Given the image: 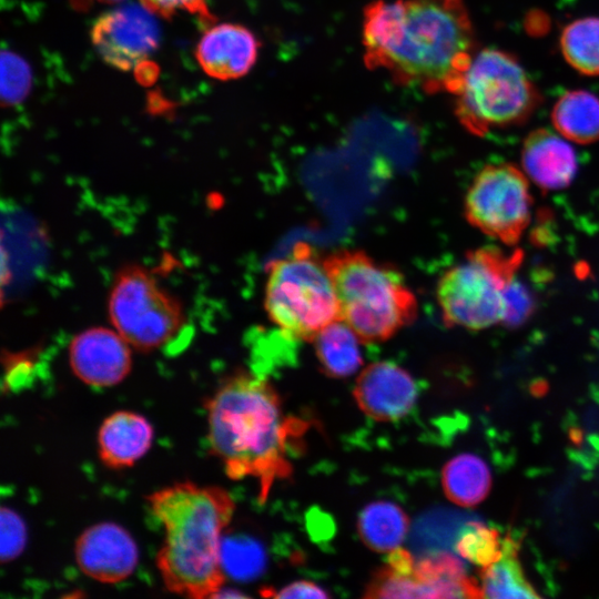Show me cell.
Wrapping results in <instances>:
<instances>
[{"mask_svg":"<svg viewBox=\"0 0 599 599\" xmlns=\"http://www.w3.org/2000/svg\"><path fill=\"white\" fill-rule=\"evenodd\" d=\"M364 62L403 85L455 94L476 54L464 0H376L364 9Z\"/></svg>","mask_w":599,"mask_h":599,"instance_id":"obj_1","label":"cell"},{"mask_svg":"<svg viewBox=\"0 0 599 599\" xmlns=\"http://www.w3.org/2000/svg\"><path fill=\"white\" fill-rule=\"evenodd\" d=\"M207 440L227 477L253 478L264 502L273 484L292 474L290 440L302 423L284 414L275 388L247 372L226 377L205 403Z\"/></svg>","mask_w":599,"mask_h":599,"instance_id":"obj_2","label":"cell"},{"mask_svg":"<svg viewBox=\"0 0 599 599\" xmlns=\"http://www.w3.org/2000/svg\"><path fill=\"white\" fill-rule=\"evenodd\" d=\"M164 538L155 564L166 590L193 598H213L222 589V535L235 504L220 486L180 481L146 496Z\"/></svg>","mask_w":599,"mask_h":599,"instance_id":"obj_3","label":"cell"},{"mask_svg":"<svg viewBox=\"0 0 599 599\" xmlns=\"http://www.w3.org/2000/svg\"><path fill=\"white\" fill-rule=\"evenodd\" d=\"M343 319L364 344L392 338L417 317L418 303L403 274L363 251L338 250L324 260Z\"/></svg>","mask_w":599,"mask_h":599,"instance_id":"obj_4","label":"cell"},{"mask_svg":"<svg viewBox=\"0 0 599 599\" xmlns=\"http://www.w3.org/2000/svg\"><path fill=\"white\" fill-rule=\"evenodd\" d=\"M454 95L457 119L478 136L525 123L541 103L517 58L498 49L476 52Z\"/></svg>","mask_w":599,"mask_h":599,"instance_id":"obj_5","label":"cell"},{"mask_svg":"<svg viewBox=\"0 0 599 599\" xmlns=\"http://www.w3.org/2000/svg\"><path fill=\"white\" fill-rule=\"evenodd\" d=\"M264 308L287 336L309 342L339 318L333 282L309 245L298 243L290 255L268 265Z\"/></svg>","mask_w":599,"mask_h":599,"instance_id":"obj_6","label":"cell"},{"mask_svg":"<svg viewBox=\"0 0 599 599\" xmlns=\"http://www.w3.org/2000/svg\"><path fill=\"white\" fill-rule=\"evenodd\" d=\"M524 253L481 247L448 268L438 280L436 298L449 327L479 331L502 323L506 293L516 278Z\"/></svg>","mask_w":599,"mask_h":599,"instance_id":"obj_7","label":"cell"},{"mask_svg":"<svg viewBox=\"0 0 599 599\" xmlns=\"http://www.w3.org/2000/svg\"><path fill=\"white\" fill-rule=\"evenodd\" d=\"M112 327L140 352L169 344L183 328L181 302L160 285L155 276L138 264L119 270L108 297Z\"/></svg>","mask_w":599,"mask_h":599,"instance_id":"obj_8","label":"cell"},{"mask_svg":"<svg viewBox=\"0 0 599 599\" xmlns=\"http://www.w3.org/2000/svg\"><path fill=\"white\" fill-rule=\"evenodd\" d=\"M532 197L527 176L508 163L483 167L464 201V214L474 227L507 245H515L531 217Z\"/></svg>","mask_w":599,"mask_h":599,"instance_id":"obj_9","label":"cell"},{"mask_svg":"<svg viewBox=\"0 0 599 599\" xmlns=\"http://www.w3.org/2000/svg\"><path fill=\"white\" fill-rule=\"evenodd\" d=\"M91 40L109 65L129 71L156 50L160 27L142 2H130L101 14L91 29Z\"/></svg>","mask_w":599,"mask_h":599,"instance_id":"obj_10","label":"cell"},{"mask_svg":"<svg viewBox=\"0 0 599 599\" xmlns=\"http://www.w3.org/2000/svg\"><path fill=\"white\" fill-rule=\"evenodd\" d=\"M72 373L92 387H111L131 372L130 344L113 327L93 326L73 336L68 348Z\"/></svg>","mask_w":599,"mask_h":599,"instance_id":"obj_11","label":"cell"},{"mask_svg":"<svg viewBox=\"0 0 599 599\" xmlns=\"http://www.w3.org/2000/svg\"><path fill=\"white\" fill-rule=\"evenodd\" d=\"M79 569L102 583H118L136 568L139 551L132 536L122 526L103 521L84 529L75 540Z\"/></svg>","mask_w":599,"mask_h":599,"instance_id":"obj_12","label":"cell"},{"mask_svg":"<svg viewBox=\"0 0 599 599\" xmlns=\"http://www.w3.org/2000/svg\"><path fill=\"white\" fill-rule=\"evenodd\" d=\"M354 397L364 414L378 422L404 417L415 405L417 385L410 374L390 362H376L362 369Z\"/></svg>","mask_w":599,"mask_h":599,"instance_id":"obj_13","label":"cell"},{"mask_svg":"<svg viewBox=\"0 0 599 599\" xmlns=\"http://www.w3.org/2000/svg\"><path fill=\"white\" fill-rule=\"evenodd\" d=\"M260 41L246 27L237 23H219L201 37L195 57L202 70L217 80L244 77L255 64Z\"/></svg>","mask_w":599,"mask_h":599,"instance_id":"obj_14","label":"cell"},{"mask_svg":"<svg viewBox=\"0 0 599 599\" xmlns=\"http://www.w3.org/2000/svg\"><path fill=\"white\" fill-rule=\"evenodd\" d=\"M522 167L542 191L567 187L577 172V156L572 146L547 129L531 131L521 150Z\"/></svg>","mask_w":599,"mask_h":599,"instance_id":"obj_15","label":"cell"},{"mask_svg":"<svg viewBox=\"0 0 599 599\" xmlns=\"http://www.w3.org/2000/svg\"><path fill=\"white\" fill-rule=\"evenodd\" d=\"M152 441L153 427L144 416L118 410L108 416L99 428V458L108 468H128L146 454Z\"/></svg>","mask_w":599,"mask_h":599,"instance_id":"obj_16","label":"cell"},{"mask_svg":"<svg viewBox=\"0 0 599 599\" xmlns=\"http://www.w3.org/2000/svg\"><path fill=\"white\" fill-rule=\"evenodd\" d=\"M420 598H481L480 585L454 555L438 552L419 559L414 570Z\"/></svg>","mask_w":599,"mask_h":599,"instance_id":"obj_17","label":"cell"},{"mask_svg":"<svg viewBox=\"0 0 599 599\" xmlns=\"http://www.w3.org/2000/svg\"><path fill=\"white\" fill-rule=\"evenodd\" d=\"M312 342L321 369L329 377H348L363 364L362 342L341 318L323 327Z\"/></svg>","mask_w":599,"mask_h":599,"instance_id":"obj_18","label":"cell"},{"mask_svg":"<svg viewBox=\"0 0 599 599\" xmlns=\"http://www.w3.org/2000/svg\"><path fill=\"white\" fill-rule=\"evenodd\" d=\"M551 121L565 139L593 143L599 140V98L586 90L568 91L555 103Z\"/></svg>","mask_w":599,"mask_h":599,"instance_id":"obj_19","label":"cell"},{"mask_svg":"<svg viewBox=\"0 0 599 599\" xmlns=\"http://www.w3.org/2000/svg\"><path fill=\"white\" fill-rule=\"evenodd\" d=\"M408 530L407 514L392 501L368 504L357 519V532L362 541L376 552H390L400 547Z\"/></svg>","mask_w":599,"mask_h":599,"instance_id":"obj_20","label":"cell"},{"mask_svg":"<svg viewBox=\"0 0 599 599\" xmlns=\"http://www.w3.org/2000/svg\"><path fill=\"white\" fill-rule=\"evenodd\" d=\"M446 497L463 507L480 504L491 487V475L484 459L474 454H460L448 460L441 473Z\"/></svg>","mask_w":599,"mask_h":599,"instance_id":"obj_21","label":"cell"},{"mask_svg":"<svg viewBox=\"0 0 599 599\" xmlns=\"http://www.w3.org/2000/svg\"><path fill=\"white\" fill-rule=\"evenodd\" d=\"M518 548L519 545L512 537H505L501 557L481 568L479 585L483 597L498 599L540 597L526 578L518 557Z\"/></svg>","mask_w":599,"mask_h":599,"instance_id":"obj_22","label":"cell"},{"mask_svg":"<svg viewBox=\"0 0 599 599\" xmlns=\"http://www.w3.org/2000/svg\"><path fill=\"white\" fill-rule=\"evenodd\" d=\"M560 49L576 71L599 75V18H581L567 24L560 35Z\"/></svg>","mask_w":599,"mask_h":599,"instance_id":"obj_23","label":"cell"},{"mask_svg":"<svg viewBox=\"0 0 599 599\" xmlns=\"http://www.w3.org/2000/svg\"><path fill=\"white\" fill-rule=\"evenodd\" d=\"M455 549L464 559L484 568L501 557L504 538L497 529L474 521L467 524L461 530Z\"/></svg>","mask_w":599,"mask_h":599,"instance_id":"obj_24","label":"cell"},{"mask_svg":"<svg viewBox=\"0 0 599 599\" xmlns=\"http://www.w3.org/2000/svg\"><path fill=\"white\" fill-rule=\"evenodd\" d=\"M222 564L236 579L250 580L260 576L266 565L263 547L251 538L222 540Z\"/></svg>","mask_w":599,"mask_h":599,"instance_id":"obj_25","label":"cell"},{"mask_svg":"<svg viewBox=\"0 0 599 599\" xmlns=\"http://www.w3.org/2000/svg\"><path fill=\"white\" fill-rule=\"evenodd\" d=\"M31 87V71L27 62L16 53H1V101L3 105L22 102Z\"/></svg>","mask_w":599,"mask_h":599,"instance_id":"obj_26","label":"cell"},{"mask_svg":"<svg viewBox=\"0 0 599 599\" xmlns=\"http://www.w3.org/2000/svg\"><path fill=\"white\" fill-rule=\"evenodd\" d=\"M1 564L12 561L24 549L27 544V527L22 518L11 508L1 507Z\"/></svg>","mask_w":599,"mask_h":599,"instance_id":"obj_27","label":"cell"},{"mask_svg":"<svg viewBox=\"0 0 599 599\" xmlns=\"http://www.w3.org/2000/svg\"><path fill=\"white\" fill-rule=\"evenodd\" d=\"M534 298L528 290L516 278L506 293V308L502 323L510 327L524 324L532 314Z\"/></svg>","mask_w":599,"mask_h":599,"instance_id":"obj_28","label":"cell"},{"mask_svg":"<svg viewBox=\"0 0 599 599\" xmlns=\"http://www.w3.org/2000/svg\"><path fill=\"white\" fill-rule=\"evenodd\" d=\"M153 13L169 18L177 10L197 13L204 19H212L204 0H141Z\"/></svg>","mask_w":599,"mask_h":599,"instance_id":"obj_29","label":"cell"},{"mask_svg":"<svg viewBox=\"0 0 599 599\" xmlns=\"http://www.w3.org/2000/svg\"><path fill=\"white\" fill-rule=\"evenodd\" d=\"M265 597L273 598H327L328 593L317 586L316 583L307 580H300L292 582L278 591H273L270 589H264L262 591Z\"/></svg>","mask_w":599,"mask_h":599,"instance_id":"obj_30","label":"cell"},{"mask_svg":"<svg viewBox=\"0 0 599 599\" xmlns=\"http://www.w3.org/2000/svg\"><path fill=\"white\" fill-rule=\"evenodd\" d=\"M98 1L105 2V3H118V2H122L123 0H98Z\"/></svg>","mask_w":599,"mask_h":599,"instance_id":"obj_31","label":"cell"}]
</instances>
